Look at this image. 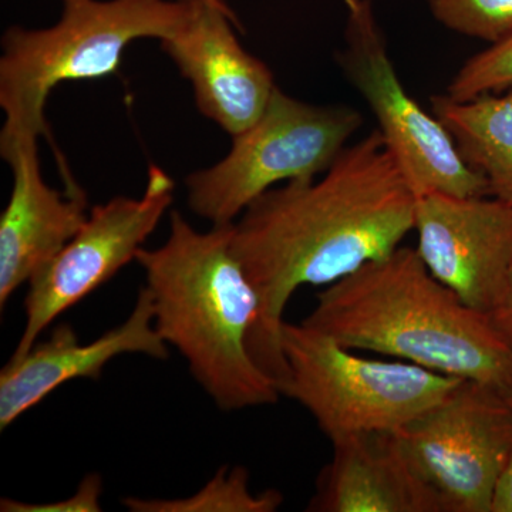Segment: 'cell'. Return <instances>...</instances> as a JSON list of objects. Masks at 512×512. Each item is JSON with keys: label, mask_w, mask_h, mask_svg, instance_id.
<instances>
[{"label": "cell", "mask_w": 512, "mask_h": 512, "mask_svg": "<svg viewBox=\"0 0 512 512\" xmlns=\"http://www.w3.org/2000/svg\"><path fill=\"white\" fill-rule=\"evenodd\" d=\"M417 197L379 130L350 143L325 173L256 198L232 224V249L259 298L249 340L281 392L284 312L301 286H329L402 247Z\"/></svg>", "instance_id": "6da1fadb"}, {"label": "cell", "mask_w": 512, "mask_h": 512, "mask_svg": "<svg viewBox=\"0 0 512 512\" xmlns=\"http://www.w3.org/2000/svg\"><path fill=\"white\" fill-rule=\"evenodd\" d=\"M39 136L0 137V154L12 170V192L0 217V309L28 284L89 217L86 192L56 190L43 178Z\"/></svg>", "instance_id": "7c38bea8"}, {"label": "cell", "mask_w": 512, "mask_h": 512, "mask_svg": "<svg viewBox=\"0 0 512 512\" xmlns=\"http://www.w3.org/2000/svg\"><path fill=\"white\" fill-rule=\"evenodd\" d=\"M282 396L305 407L336 440L399 431L446 400L461 380L403 360L365 359L305 323H284Z\"/></svg>", "instance_id": "5b68a950"}, {"label": "cell", "mask_w": 512, "mask_h": 512, "mask_svg": "<svg viewBox=\"0 0 512 512\" xmlns=\"http://www.w3.org/2000/svg\"><path fill=\"white\" fill-rule=\"evenodd\" d=\"M417 254L434 278L487 313L512 269V202L431 192L417 198Z\"/></svg>", "instance_id": "30bf717a"}, {"label": "cell", "mask_w": 512, "mask_h": 512, "mask_svg": "<svg viewBox=\"0 0 512 512\" xmlns=\"http://www.w3.org/2000/svg\"><path fill=\"white\" fill-rule=\"evenodd\" d=\"M444 28L494 43L512 30V0H426Z\"/></svg>", "instance_id": "e0dca14e"}, {"label": "cell", "mask_w": 512, "mask_h": 512, "mask_svg": "<svg viewBox=\"0 0 512 512\" xmlns=\"http://www.w3.org/2000/svg\"><path fill=\"white\" fill-rule=\"evenodd\" d=\"M103 480L100 474H87L77 487L76 493L66 500L47 504H29L12 498L0 500L2 512H100Z\"/></svg>", "instance_id": "d6986e66"}, {"label": "cell", "mask_w": 512, "mask_h": 512, "mask_svg": "<svg viewBox=\"0 0 512 512\" xmlns=\"http://www.w3.org/2000/svg\"><path fill=\"white\" fill-rule=\"evenodd\" d=\"M319 474L312 512H444L439 495L419 476L397 431L332 440Z\"/></svg>", "instance_id": "5bb4252c"}, {"label": "cell", "mask_w": 512, "mask_h": 512, "mask_svg": "<svg viewBox=\"0 0 512 512\" xmlns=\"http://www.w3.org/2000/svg\"><path fill=\"white\" fill-rule=\"evenodd\" d=\"M512 89V30L467 60L448 84L446 94L467 101L485 93Z\"/></svg>", "instance_id": "ac0fdd59"}, {"label": "cell", "mask_w": 512, "mask_h": 512, "mask_svg": "<svg viewBox=\"0 0 512 512\" xmlns=\"http://www.w3.org/2000/svg\"><path fill=\"white\" fill-rule=\"evenodd\" d=\"M490 512H512V454L494 485Z\"/></svg>", "instance_id": "44dd1931"}, {"label": "cell", "mask_w": 512, "mask_h": 512, "mask_svg": "<svg viewBox=\"0 0 512 512\" xmlns=\"http://www.w3.org/2000/svg\"><path fill=\"white\" fill-rule=\"evenodd\" d=\"M284 504L278 490L254 493L249 473L244 467H222L198 493L190 497L163 498L127 497L124 507L131 512H275Z\"/></svg>", "instance_id": "2e32d148"}, {"label": "cell", "mask_w": 512, "mask_h": 512, "mask_svg": "<svg viewBox=\"0 0 512 512\" xmlns=\"http://www.w3.org/2000/svg\"><path fill=\"white\" fill-rule=\"evenodd\" d=\"M505 399H507L508 404H510L512 409V387L504 393Z\"/></svg>", "instance_id": "7402d4cb"}, {"label": "cell", "mask_w": 512, "mask_h": 512, "mask_svg": "<svg viewBox=\"0 0 512 512\" xmlns=\"http://www.w3.org/2000/svg\"><path fill=\"white\" fill-rule=\"evenodd\" d=\"M136 261L153 298L154 328L212 402L225 412L278 402V384L249 348L259 298L232 249V224L202 232L171 211L167 241L141 248Z\"/></svg>", "instance_id": "7a4b0ae2"}, {"label": "cell", "mask_w": 512, "mask_h": 512, "mask_svg": "<svg viewBox=\"0 0 512 512\" xmlns=\"http://www.w3.org/2000/svg\"><path fill=\"white\" fill-rule=\"evenodd\" d=\"M346 8L345 40L336 62L372 111L377 130L416 197L431 192L490 195L487 180L463 160L446 127L407 92L372 3L346 0Z\"/></svg>", "instance_id": "52a82bcc"}, {"label": "cell", "mask_w": 512, "mask_h": 512, "mask_svg": "<svg viewBox=\"0 0 512 512\" xmlns=\"http://www.w3.org/2000/svg\"><path fill=\"white\" fill-rule=\"evenodd\" d=\"M55 25L10 26L2 36L0 137L50 138L45 109L59 84L119 72L124 52L140 39L164 40L192 13V0H60Z\"/></svg>", "instance_id": "277c9868"}, {"label": "cell", "mask_w": 512, "mask_h": 512, "mask_svg": "<svg viewBox=\"0 0 512 512\" xmlns=\"http://www.w3.org/2000/svg\"><path fill=\"white\" fill-rule=\"evenodd\" d=\"M214 2H224V0H214Z\"/></svg>", "instance_id": "603a6c76"}, {"label": "cell", "mask_w": 512, "mask_h": 512, "mask_svg": "<svg viewBox=\"0 0 512 512\" xmlns=\"http://www.w3.org/2000/svg\"><path fill=\"white\" fill-rule=\"evenodd\" d=\"M346 104H313L276 86L259 119L232 137L227 156L185 177L192 214L229 225L266 191L325 173L363 127Z\"/></svg>", "instance_id": "8992f818"}, {"label": "cell", "mask_w": 512, "mask_h": 512, "mask_svg": "<svg viewBox=\"0 0 512 512\" xmlns=\"http://www.w3.org/2000/svg\"><path fill=\"white\" fill-rule=\"evenodd\" d=\"M430 104L460 156L487 180L490 195L512 202V89L467 101L436 94Z\"/></svg>", "instance_id": "9a60e30c"}, {"label": "cell", "mask_w": 512, "mask_h": 512, "mask_svg": "<svg viewBox=\"0 0 512 512\" xmlns=\"http://www.w3.org/2000/svg\"><path fill=\"white\" fill-rule=\"evenodd\" d=\"M237 16L224 2L192 0L187 23L161 40V50L191 83L202 116L234 137L264 113L274 74L239 43Z\"/></svg>", "instance_id": "8fae6325"}, {"label": "cell", "mask_w": 512, "mask_h": 512, "mask_svg": "<svg viewBox=\"0 0 512 512\" xmlns=\"http://www.w3.org/2000/svg\"><path fill=\"white\" fill-rule=\"evenodd\" d=\"M487 315L498 335L503 338L505 345L512 352V269L504 288L501 289L500 295L495 299Z\"/></svg>", "instance_id": "ffe728a7"}, {"label": "cell", "mask_w": 512, "mask_h": 512, "mask_svg": "<svg viewBox=\"0 0 512 512\" xmlns=\"http://www.w3.org/2000/svg\"><path fill=\"white\" fill-rule=\"evenodd\" d=\"M397 433L444 512H490L494 485L512 454V409L503 392L461 380L446 400Z\"/></svg>", "instance_id": "ba28073f"}, {"label": "cell", "mask_w": 512, "mask_h": 512, "mask_svg": "<svg viewBox=\"0 0 512 512\" xmlns=\"http://www.w3.org/2000/svg\"><path fill=\"white\" fill-rule=\"evenodd\" d=\"M175 184L156 164L138 198H111L90 208L89 217L66 247L28 282L26 322L13 357L28 353L62 313L111 281L154 234L174 201Z\"/></svg>", "instance_id": "9c48e42d"}, {"label": "cell", "mask_w": 512, "mask_h": 512, "mask_svg": "<svg viewBox=\"0 0 512 512\" xmlns=\"http://www.w3.org/2000/svg\"><path fill=\"white\" fill-rule=\"evenodd\" d=\"M350 350H372L507 392L512 352L488 318L399 247L326 286L303 320Z\"/></svg>", "instance_id": "3957f363"}, {"label": "cell", "mask_w": 512, "mask_h": 512, "mask_svg": "<svg viewBox=\"0 0 512 512\" xmlns=\"http://www.w3.org/2000/svg\"><path fill=\"white\" fill-rule=\"evenodd\" d=\"M167 360L170 346L154 328V306L147 286L121 325L83 345L72 326L63 323L28 353L10 357L0 373V430L42 403L57 387L74 379L99 380L104 367L121 355Z\"/></svg>", "instance_id": "4fadbf2b"}]
</instances>
